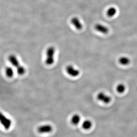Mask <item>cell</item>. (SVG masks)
Segmentation results:
<instances>
[{
    "mask_svg": "<svg viewBox=\"0 0 137 137\" xmlns=\"http://www.w3.org/2000/svg\"><path fill=\"white\" fill-rule=\"evenodd\" d=\"M8 60L12 66L16 68L18 74L23 75L26 72V69L23 66L21 65L17 57L13 55H10L8 57Z\"/></svg>",
    "mask_w": 137,
    "mask_h": 137,
    "instance_id": "6da1fadb",
    "label": "cell"
},
{
    "mask_svg": "<svg viewBox=\"0 0 137 137\" xmlns=\"http://www.w3.org/2000/svg\"><path fill=\"white\" fill-rule=\"evenodd\" d=\"M56 50L54 46H51L47 48L46 51V57L45 63L48 66H51L55 62V55Z\"/></svg>",
    "mask_w": 137,
    "mask_h": 137,
    "instance_id": "7a4b0ae2",
    "label": "cell"
},
{
    "mask_svg": "<svg viewBox=\"0 0 137 137\" xmlns=\"http://www.w3.org/2000/svg\"><path fill=\"white\" fill-rule=\"evenodd\" d=\"M96 99L99 101L104 104H109L112 101V98L111 96L105 93L104 92H99L96 95Z\"/></svg>",
    "mask_w": 137,
    "mask_h": 137,
    "instance_id": "3957f363",
    "label": "cell"
},
{
    "mask_svg": "<svg viewBox=\"0 0 137 137\" xmlns=\"http://www.w3.org/2000/svg\"><path fill=\"white\" fill-rule=\"evenodd\" d=\"M0 121L3 128L6 130H9L11 126L12 125L11 120L2 113L0 115Z\"/></svg>",
    "mask_w": 137,
    "mask_h": 137,
    "instance_id": "277c9868",
    "label": "cell"
},
{
    "mask_svg": "<svg viewBox=\"0 0 137 137\" xmlns=\"http://www.w3.org/2000/svg\"><path fill=\"white\" fill-rule=\"evenodd\" d=\"M66 71L68 75L73 77H77L80 75V71L72 65H68L66 68Z\"/></svg>",
    "mask_w": 137,
    "mask_h": 137,
    "instance_id": "5b68a950",
    "label": "cell"
},
{
    "mask_svg": "<svg viewBox=\"0 0 137 137\" xmlns=\"http://www.w3.org/2000/svg\"><path fill=\"white\" fill-rule=\"evenodd\" d=\"M37 130L40 134L49 133L52 131L53 127L50 125H44L39 126Z\"/></svg>",
    "mask_w": 137,
    "mask_h": 137,
    "instance_id": "8992f818",
    "label": "cell"
},
{
    "mask_svg": "<svg viewBox=\"0 0 137 137\" xmlns=\"http://www.w3.org/2000/svg\"><path fill=\"white\" fill-rule=\"evenodd\" d=\"M70 22L77 30H81L83 28V24L78 17H73L70 20Z\"/></svg>",
    "mask_w": 137,
    "mask_h": 137,
    "instance_id": "52a82bcc",
    "label": "cell"
},
{
    "mask_svg": "<svg viewBox=\"0 0 137 137\" xmlns=\"http://www.w3.org/2000/svg\"><path fill=\"white\" fill-rule=\"evenodd\" d=\"M95 29L97 31L103 34H107L109 32L107 27L100 23H97L95 25Z\"/></svg>",
    "mask_w": 137,
    "mask_h": 137,
    "instance_id": "ba28073f",
    "label": "cell"
},
{
    "mask_svg": "<svg viewBox=\"0 0 137 137\" xmlns=\"http://www.w3.org/2000/svg\"><path fill=\"white\" fill-rule=\"evenodd\" d=\"M118 61L120 64L124 66H126L128 65L130 63L131 60L128 57L126 56H122L119 57Z\"/></svg>",
    "mask_w": 137,
    "mask_h": 137,
    "instance_id": "9c48e42d",
    "label": "cell"
},
{
    "mask_svg": "<svg viewBox=\"0 0 137 137\" xmlns=\"http://www.w3.org/2000/svg\"><path fill=\"white\" fill-rule=\"evenodd\" d=\"M81 118L80 115L75 114L72 116L70 122L72 124L74 125H77L81 122Z\"/></svg>",
    "mask_w": 137,
    "mask_h": 137,
    "instance_id": "30bf717a",
    "label": "cell"
},
{
    "mask_svg": "<svg viewBox=\"0 0 137 137\" xmlns=\"http://www.w3.org/2000/svg\"><path fill=\"white\" fill-rule=\"evenodd\" d=\"M92 123L90 120L87 119L85 120L82 123V127L85 130H89L92 128Z\"/></svg>",
    "mask_w": 137,
    "mask_h": 137,
    "instance_id": "8fae6325",
    "label": "cell"
},
{
    "mask_svg": "<svg viewBox=\"0 0 137 137\" xmlns=\"http://www.w3.org/2000/svg\"><path fill=\"white\" fill-rule=\"evenodd\" d=\"M5 73L7 77L9 78H12L14 75V71L12 67L7 66L5 68Z\"/></svg>",
    "mask_w": 137,
    "mask_h": 137,
    "instance_id": "7c38bea8",
    "label": "cell"
},
{
    "mask_svg": "<svg viewBox=\"0 0 137 137\" xmlns=\"http://www.w3.org/2000/svg\"><path fill=\"white\" fill-rule=\"evenodd\" d=\"M107 15L110 18L114 17L116 15L117 13V9L115 7H110L107 11Z\"/></svg>",
    "mask_w": 137,
    "mask_h": 137,
    "instance_id": "4fadbf2b",
    "label": "cell"
},
{
    "mask_svg": "<svg viewBox=\"0 0 137 137\" xmlns=\"http://www.w3.org/2000/svg\"><path fill=\"white\" fill-rule=\"evenodd\" d=\"M116 91L120 94H122L126 91V87L124 84L123 83H118L116 87Z\"/></svg>",
    "mask_w": 137,
    "mask_h": 137,
    "instance_id": "5bb4252c",
    "label": "cell"
}]
</instances>
